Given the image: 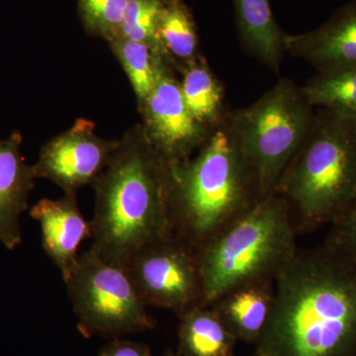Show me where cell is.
Here are the masks:
<instances>
[{
	"instance_id": "cell-1",
	"label": "cell",
	"mask_w": 356,
	"mask_h": 356,
	"mask_svg": "<svg viewBox=\"0 0 356 356\" xmlns=\"http://www.w3.org/2000/svg\"><path fill=\"white\" fill-rule=\"evenodd\" d=\"M356 264L327 245L297 250L274 278L270 316L252 356H350Z\"/></svg>"
},
{
	"instance_id": "cell-2",
	"label": "cell",
	"mask_w": 356,
	"mask_h": 356,
	"mask_svg": "<svg viewBox=\"0 0 356 356\" xmlns=\"http://www.w3.org/2000/svg\"><path fill=\"white\" fill-rule=\"evenodd\" d=\"M91 245L103 261L125 268L138 250L173 236L170 165L136 128L118 140L92 184Z\"/></svg>"
},
{
	"instance_id": "cell-3",
	"label": "cell",
	"mask_w": 356,
	"mask_h": 356,
	"mask_svg": "<svg viewBox=\"0 0 356 356\" xmlns=\"http://www.w3.org/2000/svg\"><path fill=\"white\" fill-rule=\"evenodd\" d=\"M173 235L192 248L261 199L257 178L229 130L210 136L194 159L170 165Z\"/></svg>"
},
{
	"instance_id": "cell-4",
	"label": "cell",
	"mask_w": 356,
	"mask_h": 356,
	"mask_svg": "<svg viewBox=\"0 0 356 356\" xmlns=\"http://www.w3.org/2000/svg\"><path fill=\"white\" fill-rule=\"evenodd\" d=\"M356 191V118L324 110L274 193L286 203L297 233L332 221Z\"/></svg>"
},
{
	"instance_id": "cell-5",
	"label": "cell",
	"mask_w": 356,
	"mask_h": 356,
	"mask_svg": "<svg viewBox=\"0 0 356 356\" xmlns=\"http://www.w3.org/2000/svg\"><path fill=\"white\" fill-rule=\"evenodd\" d=\"M297 234L286 203L273 193L199 245L203 306L243 284L274 280L298 250Z\"/></svg>"
},
{
	"instance_id": "cell-6",
	"label": "cell",
	"mask_w": 356,
	"mask_h": 356,
	"mask_svg": "<svg viewBox=\"0 0 356 356\" xmlns=\"http://www.w3.org/2000/svg\"><path fill=\"white\" fill-rule=\"evenodd\" d=\"M301 88L283 79L254 104L233 115L229 132L254 172L261 198L275 191L315 116Z\"/></svg>"
},
{
	"instance_id": "cell-7",
	"label": "cell",
	"mask_w": 356,
	"mask_h": 356,
	"mask_svg": "<svg viewBox=\"0 0 356 356\" xmlns=\"http://www.w3.org/2000/svg\"><path fill=\"white\" fill-rule=\"evenodd\" d=\"M64 281L77 329L86 339H119L156 325L127 271L103 261L90 248L79 254Z\"/></svg>"
},
{
	"instance_id": "cell-8",
	"label": "cell",
	"mask_w": 356,
	"mask_h": 356,
	"mask_svg": "<svg viewBox=\"0 0 356 356\" xmlns=\"http://www.w3.org/2000/svg\"><path fill=\"white\" fill-rule=\"evenodd\" d=\"M140 300L177 314L203 306L195 250L175 236L140 248L125 268Z\"/></svg>"
},
{
	"instance_id": "cell-9",
	"label": "cell",
	"mask_w": 356,
	"mask_h": 356,
	"mask_svg": "<svg viewBox=\"0 0 356 356\" xmlns=\"http://www.w3.org/2000/svg\"><path fill=\"white\" fill-rule=\"evenodd\" d=\"M95 125L86 119L49 140L33 165L36 178H46L64 191L76 194L92 184L106 168L118 140H106L95 134Z\"/></svg>"
},
{
	"instance_id": "cell-10",
	"label": "cell",
	"mask_w": 356,
	"mask_h": 356,
	"mask_svg": "<svg viewBox=\"0 0 356 356\" xmlns=\"http://www.w3.org/2000/svg\"><path fill=\"white\" fill-rule=\"evenodd\" d=\"M140 108L144 114L143 128L147 139L170 165L191 158L194 149L209 138L206 127L194 120L187 109L181 86L165 63Z\"/></svg>"
},
{
	"instance_id": "cell-11",
	"label": "cell",
	"mask_w": 356,
	"mask_h": 356,
	"mask_svg": "<svg viewBox=\"0 0 356 356\" xmlns=\"http://www.w3.org/2000/svg\"><path fill=\"white\" fill-rule=\"evenodd\" d=\"M284 50L318 72L356 67V1L337 9L324 25L299 35H284Z\"/></svg>"
},
{
	"instance_id": "cell-12",
	"label": "cell",
	"mask_w": 356,
	"mask_h": 356,
	"mask_svg": "<svg viewBox=\"0 0 356 356\" xmlns=\"http://www.w3.org/2000/svg\"><path fill=\"white\" fill-rule=\"evenodd\" d=\"M30 215L41 227L44 252L67 280L79 259V247L91 238L90 221L79 210L76 194L65 193L57 200L42 199Z\"/></svg>"
},
{
	"instance_id": "cell-13",
	"label": "cell",
	"mask_w": 356,
	"mask_h": 356,
	"mask_svg": "<svg viewBox=\"0 0 356 356\" xmlns=\"http://www.w3.org/2000/svg\"><path fill=\"white\" fill-rule=\"evenodd\" d=\"M22 136L14 132L0 140V242L9 250L20 245L19 217L28 209V198L36 178L33 166L20 153Z\"/></svg>"
},
{
	"instance_id": "cell-14",
	"label": "cell",
	"mask_w": 356,
	"mask_h": 356,
	"mask_svg": "<svg viewBox=\"0 0 356 356\" xmlns=\"http://www.w3.org/2000/svg\"><path fill=\"white\" fill-rule=\"evenodd\" d=\"M274 299V280L248 283L211 305L238 341L257 343L266 329Z\"/></svg>"
},
{
	"instance_id": "cell-15",
	"label": "cell",
	"mask_w": 356,
	"mask_h": 356,
	"mask_svg": "<svg viewBox=\"0 0 356 356\" xmlns=\"http://www.w3.org/2000/svg\"><path fill=\"white\" fill-rule=\"evenodd\" d=\"M178 318V355L236 356L238 339L212 307H195Z\"/></svg>"
},
{
	"instance_id": "cell-16",
	"label": "cell",
	"mask_w": 356,
	"mask_h": 356,
	"mask_svg": "<svg viewBox=\"0 0 356 356\" xmlns=\"http://www.w3.org/2000/svg\"><path fill=\"white\" fill-rule=\"evenodd\" d=\"M236 21L245 47L271 69L284 51V33L274 19L269 0H235Z\"/></svg>"
},
{
	"instance_id": "cell-17",
	"label": "cell",
	"mask_w": 356,
	"mask_h": 356,
	"mask_svg": "<svg viewBox=\"0 0 356 356\" xmlns=\"http://www.w3.org/2000/svg\"><path fill=\"white\" fill-rule=\"evenodd\" d=\"M301 88L312 106L356 118V67L318 72Z\"/></svg>"
},
{
	"instance_id": "cell-18",
	"label": "cell",
	"mask_w": 356,
	"mask_h": 356,
	"mask_svg": "<svg viewBox=\"0 0 356 356\" xmlns=\"http://www.w3.org/2000/svg\"><path fill=\"white\" fill-rule=\"evenodd\" d=\"M182 96L194 120L207 127L219 120L222 108L221 86L207 65L192 60L185 70Z\"/></svg>"
},
{
	"instance_id": "cell-19",
	"label": "cell",
	"mask_w": 356,
	"mask_h": 356,
	"mask_svg": "<svg viewBox=\"0 0 356 356\" xmlns=\"http://www.w3.org/2000/svg\"><path fill=\"white\" fill-rule=\"evenodd\" d=\"M112 50L120 60L130 79L139 105L153 89L165 57L149 44L118 37L110 42Z\"/></svg>"
},
{
	"instance_id": "cell-20",
	"label": "cell",
	"mask_w": 356,
	"mask_h": 356,
	"mask_svg": "<svg viewBox=\"0 0 356 356\" xmlns=\"http://www.w3.org/2000/svg\"><path fill=\"white\" fill-rule=\"evenodd\" d=\"M159 36L166 51L191 63L197 50V34L191 13L181 0H166L159 25Z\"/></svg>"
},
{
	"instance_id": "cell-21",
	"label": "cell",
	"mask_w": 356,
	"mask_h": 356,
	"mask_svg": "<svg viewBox=\"0 0 356 356\" xmlns=\"http://www.w3.org/2000/svg\"><path fill=\"white\" fill-rule=\"evenodd\" d=\"M166 0H129L120 36L149 44L166 57L159 36V25Z\"/></svg>"
},
{
	"instance_id": "cell-22",
	"label": "cell",
	"mask_w": 356,
	"mask_h": 356,
	"mask_svg": "<svg viewBox=\"0 0 356 356\" xmlns=\"http://www.w3.org/2000/svg\"><path fill=\"white\" fill-rule=\"evenodd\" d=\"M129 0H79V14L86 29L111 42L120 36Z\"/></svg>"
},
{
	"instance_id": "cell-23",
	"label": "cell",
	"mask_w": 356,
	"mask_h": 356,
	"mask_svg": "<svg viewBox=\"0 0 356 356\" xmlns=\"http://www.w3.org/2000/svg\"><path fill=\"white\" fill-rule=\"evenodd\" d=\"M331 225L325 245L356 264V191Z\"/></svg>"
},
{
	"instance_id": "cell-24",
	"label": "cell",
	"mask_w": 356,
	"mask_h": 356,
	"mask_svg": "<svg viewBox=\"0 0 356 356\" xmlns=\"http://www.w3.org/2000/svg\"><path fill=\"white\" fill-rule=\"evenodd\" d=\"M98 356H153L147 344L122 337L110 341L100 350Z\"/></svg>"
},
{
	"instance_id": "cell-25",
	"label": "cell",
	"mask_w": 356,
	"mask_h": 356,
	"mask_svg": "<svg viewBox=\"0 0 356 356\" xmlns=\"http://www.w3.org/2000/svg\"><path fill=\"white\" fill-rule=\"evenodd\" d=\"M161 356H178V355H175V353H173L172 351L168 350V351H165V353H163V355Z\"/></svg>"
}]
</instances>
